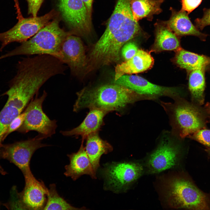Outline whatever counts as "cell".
<instances>
[{"label":"cell","instance_id":"obj_1","mask_svg":"<svg viewBox=\"0 0 210 210\" xmlns=\"http://www.w3.org/2000/svg\"><path fill=\"white\" fill-rule=\"evenodd\" d=\"M76 94L77 98L73 107L75 112L85 108H99L109 112L119 111L129 104L148 99L146 97L114 83L85 88Z\"/></svg>","mask_w":210,"mask_h":210},{"label":"cell","instance_id":"obj_2","mask_svg":"<svg viewBox=\"0 0 210 210\" xmlns=\"http://www.w3.org/2000/svg\"><path fill=\"white\" fill-rule=\"evenodd\" d=\"M71 35L59 26L58 19H54L40 29L29 39L0 56V60L19 55H46L59 60L62 43L66 37Z\"/></svg>","mask_w":210,"mask_h":210},{"label":"cell","instance_id":"obj_3","mask_svg":"<svg viewBox=\"0 0 210 210\" xmlns=\"http://www.w3.org/2000/svg\"><path fill=\"white\" fill-rule=\"evenodd\" d=\"M174 100L173 103L161 102L169 117L174 136L183 139L205 127L206 115L198 105L181 97Z\"/></svg>","mask_w":210,"mask_h":210},{"label":"cell","instance_id":"obj_4","mask_svg":"<svg viewBox=\"0 0 210 210\" xmlns=\"http://www.w3.org/2000/svg\"><path fill=\"white\" fill-rule=\"evenodd\" d=\"M166 196L173 207L187 209H210L208 195L191 181L180 177L172 178L167 183Z\"/></svg>","mask_w":210,"mask_h":210},{"label":"cell","instance_id":"obj_5","mask_svg":"<svg viewBox=\"0 0 210 210\" xmlns=\"http://www.w3.org/2000/svg\"><path fill=\"white\" fill-rule=\"evenodd\" d=\"M143 169L134 162H113L106 164L102 170L106 190L118 193L124 192L142 174Z\"/></svg>","mask_w":210,"mask_h":210},{"label":"cell","instance_id":"obj_6","mask_svg":"<svg viewBox=\"0 0 210 210\" xmlns=\"http://www.w3.org/2000/svg\"><path fill=\"white\" fill-rule=\"evenodd\" d=\"M47 95V92L44 91L41 97H36L29 102L24 111L23 123L17 131L24 133L34 131L45 139L51 137L55 133L56 121L50 120L42 109V104Z\"/></svg>","mask_w":210,"mask_h":210},{"label":"cell","instance_id":"obj_7","mask_svg":"<svg viewBox=\"0 0 210 210\" xmlns=\"http://www.w3.org/2000/svg\"><path fill=\"white\" fill-rule=\"evenodd\" d=\"M176 136L172 133H166L160 140L157 147L149 156L147 162L151 173H158L172 168L178 161L181 147Z\"/></svg>","mask_w":210,"mask_h":210},{"label":"cell","instance_id":"obj_8","mask_svg":"<svg viewBox=\"0 0 210 210\" xmlns=\"http://www.w3.org/2000/svg\"><path fill=\"white\" fill-rule=\"evenodd\" d=\"M55 14L52 10L41 16L24 18L9 30L0 33V51L11 43H22L27 40L48 23Z\"/></svg>","mask_w":210,"mask_h":210},{"label":"cell","instance_id":"obj_9","mask_svg":"<svg viewBox=\"0 0 210 210\" xmlns=\"http://www.w3.org/2000/svg\"><path fill=\"white\" fill-rule=\"evenodd\" d=\"M62 16L71 29V35L84 36L92 31L91 18L82 0H58Z\"/></svg>","mask_w":210,"mask_h":210},{"label":"cell","instance_id":"obj_10","mask_svg":"<svg viewBox=\"0 0 210 210\" xmlns=\"http://www.w3.org/2000/svg\"><path fill=\"white\" fill-rule=\"evenodd\" d=\"M44 139L39 134L27 140L2 144L0 148V158L14 164L23 173L30 169V161L35 151L40 148L49 146L42 143Z\"/></svg>","mask_w":210,"mask_h":210},{"label":"cell","instance_id":"obj_11","mask_svg":"<svg viewBox=\"0 0 210 210\" xmlns=\"http://www.w3.org/2000/svg\"><path fill=\"white\" fill-rule=\"evenodd\" d=\"M114 83L146 97L150 99H155L164 96L171 97L174 99L181 97L179 88L155 84L138 76L124 75L114 81Z\"/></svg>","mask_w":210,"mask_h":210},{"label":"cell","instance_id":"obj_12","mask_svg":"<svg viewBox=\"0 0 210 210\" xmlns=\"http://www.w3.org/2000/svg\"><path fill=\"white\" fill-rule=\"evenodd\" d=\"M87 56L81 39L70 35L62 45L59 60L70 68L71 74L82 78L87 63Z\"/></svg>","mask_w":210,"mask_h":210},{"label":"cell","instance_id":"obj_13","mask_svg":"<svg viewBox=\"0 0 210 210\" xmlns=\"http://www.w3.org/2000/svg\"><path fill=\"white\" fill-rule=\"evenodd\" d=\"M25 184L23 190L18 193L22 209H43L48 189L42 181L36 179L30 169L24 173Z\"/></svg>","mask_w":210,"mask_h":210},{"label":"cell","instance_id":"obj_14","mask_svg":"<svg viewBox=\"0 0 210 210\" xmlns=\"http://www.w3.org/2000/svg\"><path fill=\"white\" fill-rule=\"evenodd\" d=\"M78 151L67 156L69 163L65 166V175L76 181L83 175H89L93 178H96V173L94 171L89 157L83 146V140Z\"/></svg>","mask_w":210,"mask_h":210},{"label":"cell","instance_id":"obj_15","mask_svg":"<svg viewBox=\"0 0 210 210\" xmlns=\"http://www.w3.org/2000/svg\"><path fill=\"white\" fill-rule=\"evenodd\" d=\"M171 15L167 20L162 22L176 35H192L205 41L207 35L201 32L191 22L185 11L181 10L177 11L170 8Z\"/></svg>","mask_w":210,"mask_h":210},{"label":"cell","instance_id":"obj_16","mask_svg":"<svg viewBox=\"0 0 210 210\" xmlns=\"http://www.w3.org/2000/svg\"><path fill=\"white\" fill-rule=\"evenodd\" d=\"M153 63V59L149 52L139 49L132 58L116 66L114 81L124 75L132 74L146 71L152 66Z\"/></svg>","mask_w":210,"mask_h":210},{"label":"cell","instance_id":"obj_17","mask_svg":"<svg viewBox=\"0 0 210 210\" xmlns=\"http://www.w3.org/2000/svg\"><path fill=\"white\" fill-rule=\"evenodd\" d=\"M109 112L99 108H90L89 113L79 126L69 130L61 131L60 133L66 136H81L84 139L98 130L102 124L104 117Z\"/></svg>","mask_w":210,"mask_h":210},{"label":"cell","instance_id":"obj_18","mask_svg":"<svg viewBox=\"0 0 210 210\" xmlns=\"http://www.w3.org/2000/svg\"><path fill=\"white\" fill-rule=\"evenodd\" d=\"M155 39L152 48L154 52L178 50L180 48V42L176 35L162 21L154 24Z\"/></svg>","mask_w":210,"mask_h":210},{"label":"cell","instance_id":"obj_19","mask_svg":"<svg viewBox=\"0 0 210 210\" xmlns=\"http://www.w3.org/2000/svg\"><path fill=\"white\" fill-rule=\"evenodd\" d=\"M86 142L85 150L93 168L96 173L100 166L101 156L111 152L113 147L106 141L102 139L97 132L88 136Z\"/></svg>","mask_w":210,"mask_h":210},{"label":"cell","instance_id":"obj_20","mask_svg":"<svg viewBox=\"0 0 210 210\" xmlns=\"http://www.w3.org/2000/svg\"><path fill=\"white\" fill-rule=\"evenodd\" d=\"M174 61L179 67L189 71L202 69L210 71V57L180 48L176 54Z\"/></svg>","mask_w":210,"mask_h":210},{"label":"cell","instance_id":"obj_21","mask_svg":"<svg viewBox=\"0 0 210 210\" xmlns=\"http://www.w3.org/2000/svg\"><path fill=\"white\" fill-rule=\"evenodd\" d=\"M165 0H131L133 18L138 22L144 18L152 20L153 15L162 11L161 6Z\"/></svg>","mask_w":210,"mask_h":210},{"label":"cell","instance_id":"obj_22","mask_svg":"<svg viewBox=\"0 0 210 210\" xmlns=\"http://www.w3.org/2000/svg\"><path fill=\"white\" fill-rule=\"evenodd\" d=\"M205 71L203 69H197L190 72L188 89L192 101L198 105H202L204 103Z\"/></svg>","mask_w":210,"mask_h":210},{"label":"cell","instance_id":"obj_23","mask_svg":"<svg viewBox=\"0 0 210 210\" xmlns=\"http://www.w3.org/2000/svg\"><path fill=\"white\" fill-rule=\"evenodd\" d=\"M85 207L80 208L74 207L68 203L58 193L56 185L49 186L47 201L43 210H85Z\"/></svg>","mask_w":210,"mask_h":210},{"label":"cell","instance_id":"obj_24","mask_svg":"<svg viewBox=\"0 0 210 210\" xmlns=\"http://www.w3.org/2000/svg\"><path fill=\"white\" fill-rule=\"evenodd\" d=\"M189 137L210 148V130L200 129Z\"/></svg>","mask_w":210,"mask_h":210},{"label":"cell","instance_id":"obj_25","mask_svg":"<svg viewBox=\"0 0 210 210\" xmlns=\"http://www.w3.org/2000/svg\"><path fill=\"white\" fill-rule=\"evenodd\" d=\"M138 50L135 43L128 41L123 45L121 48L122 56L125 61L133 57Z\"/></svg>","mask_w":210,"mask_h":210},{"label":"cell","instance_id":"obj_26","mask_svg":"<svg viewBox=\"0 0 210 210\" xmlns=\"http://www.w3.org/2000/svg\"><path fill=\"white\" fill-rule=\"evenodd\" d=\"M25 117V113L24 111L12 121L4 136V140L9 134L17 131L20 127L24 120Z\"/></svg>","mask_w":210,"mask_h":210},{"label":"cell","instance_id":"obj_27","mask_svg":"<svg viewBox=\"0 0 210 210\" xmlns=\"http://www.w3.org/2000/svg\"><path fill=\"white\" fill-rule=\"evenodd\" d=\"M203 13L202 18H197L195 21L196 27L201 30L206 26L210 25V8L204 9Z\"/></svg>","mask_w":210,"mask_h":210},{"label":"cell","instance_id":"obj_28","mask_svg":"<svg viewBox=\"0 0 210 210\" xmlns=\"http://www.w3.org/2000/svg\"><path fill=\"white\" fill-rule=\"evenodd\" d=\"M202 0H181V9L186 11L188 14L197 8Z\"/></svg>","mask_w":210,"mask_h":210},{"label":"cell","instance_id":"obj_29","mask_svg":"<svg viewBox=\"0 0 210 210\" xmlns=\"http://www.w3.org/2000/svg\"><path fill=\"white\" fill-rule=\"evenodd\" d=\"M28 4V13L33 17L37 16L38 11L43 0H27Z\"/></svg>","mask_w":210,"mask_h":210},{"label":"cell","instance_id":"obj_30","mask_svg":"<svg viewBox=\"0 0 210 210\" xmlns=\"http://www.w3.org/2000/svg\"><path fill=\"white\" fill-rule=\"evenodd\" d=\"M82 0L86 7L89 16L91 18L92 5L93 0Z\"/></svg>","mask_w":210,"mask_h":210},{"label":"cell","instance_id":"obj_31","mask_svg":"<svg viewBox=\"0 0 210 210\" xmlns=\"http://www.w3.org/2000/svg\"><path fill=\"white\" fill-rule=\"evenodd\" d=\"M15 3V7L16 12L17 15V19L18 20H20L24 18L23 17L20 8L18 0H13Z\"/></svg>","mask_w":210,"mask_h":210},{"label":"cell","instance_id":"obj_32","mask_svg":"<svg viewBox=\"0 0 210 210\" xmlns=\"http://www.w3.org/2000/svg\"><path fill=\"white\" fill-rule=\"evenodd\" d=\"M204 108L206 112L209 117L210 120V103H207L205 106Z\"/></svg>","mask_w":210,"mask_h":210},{"label":"cell","instance_id":"obj_33","mask_svg":"<svg viewBox=\"0 0 210 210\" xmlns=\"http://www.w3.org/2000/svg\"><path fill=\"white\" fill-rule=\"evenodd\" d=\"M205 151L210 155V148H208L205 149Z\"/></svg>","mask_w":210,"mask_h":210},{"label":"cell","instance_id":"obj_34","mask_svg":"<svg viewBox=\"0 0 210 210\" xmlns=\"http://www.w3.org/2000/svg\"></svg>","mask_w":210,"mask_h":210}]
</instances>
